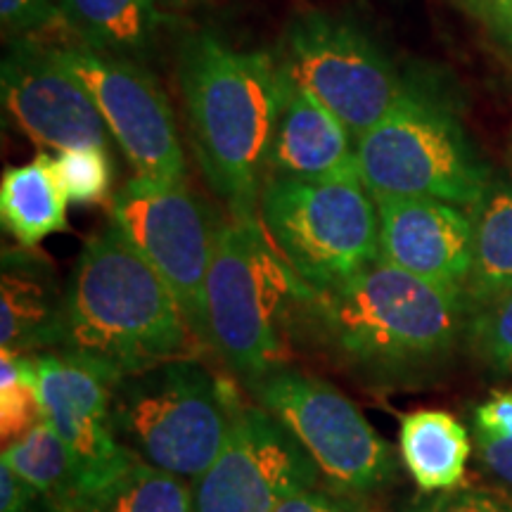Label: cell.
Segmentation results:
<instances>
[{"label": "cell", "instance_id": "14", "mask_svg": "<svg viewBox=\"0 0 512 512\" xmlns=\"http://www.w3.org/2000/svg\"><path fill=\"white\" fill-rule=\"evenodd\" d=\"M0 93L5 112L41 150H110V131L93 98L50 46L15 38L0 67Z\"/></svg>", "mask_w": 512, "mask_h": 512}, {"label": "cell", "instance_id": "28", "mask_svg": "<svg viewBox=\"0 0 512 512\" xmlns=\"http://www.w3.org/2000/svg\"><path fill=\"white\" fill-rule=\"evenodd\" d=\"M425 512H512V498L496 489L463 486L441 494Z\"/></svg>", "mask_w": 512, "mask_h": 512}, {"label": "cell", "instance_id": "34", "mask_svg": "<svg viewBox=\"0 0 512 512\" xmlns=\"http://www.w3.org/2000/svg\"><path fill=\"white\" fill-rule=\"evenodd\" d=\"M503 41H505V43H508V46L512 48V36H505V38H503Z\"/></svg>", "mask_w": 512, "mask_h": 512}, {"label": "cell", "instance_id": "22", "mask_svg": "<svg viewBox=\"0 0 512 512\" xmlns=\"http://www.w3.org/2000/svg\"><path fill=\"white\" fill-rule=\"evenodd\" d=\"M0 463L8 465L19 479H24L43 496L53 498L67 510L79 512L83 484L79 467L67 444L57 432L41 420L29 434L3 448Z\"/></svg>", "mask_w": 512, "mask_h": 512}, {"label": "cell", "instance_id": "31", "mask_svg": "<svg viewBox=\"0 0 512 512\" xmlns=\"http://www.w3.org/2000/svg\"><path fill=\"white\" fill-rule=\"evenodd\" d=\"M273 512H368L361 508L354 498L342 491H318V489H306L299 494H292L285 498Z\"/></svg>", "mask_w": 512, "mask_h": 512}, {"label": "cell", "instance_id": "32", "mask_svg": "<svg viewBox=\"0 0 512 512\" xmlns=\"http://www.w3.org/2000/svg\"><path fill=\"white\" fill-rule=\"evenodd\" d=\"M458 3L496 36H512V0H458Z\"/></svg>", "mask_w": 512, "mask_h": 512}, {"label": "cell", "instance_id": "19", "mask_svg": "<svg viewBox=\"0 0 512 512\" xmlns=\"http://www.w3.org/2000/svg\"><path fill=\"white\" fill-rule=\"evenodd\" d=\"M0 219L22 247H36L67 230V197L55 176V157L12 166L0 181Z\"/></svg>", "mask_w": 512, "mask_h": 512}, {"label": "cell", "instance_id": "11", "mask_svg": "<svg viewBox=\"0 0 512 512\" xmlns=\"http://www.w3.org/2000/svg\"><path fill=\"white\" fill-rule=\"evenodd\" d=\"M318 470L290 430L264 406L235 399L228 437L192 482L195 512H273L285 498L316 489Z\"/></svg>", "mask_w": 512, "mask_h": 512}, {"label": "cell", "instance_id": "10", "mask_svg": "<svg viewBox=\"0 0 512 512\" xmlns=\"http://www.w3.org/2000/svg\"><path fill=\"white\" fill-rule=\"evenodd\" d=\"M112 223L174 292L197 339L209 347L207 275L219 223L183 181L133 176L110 202Z\"/></svg>", "mask_w": 512, "mask_h": 512}, {"label": "cell", "instance_id": "29", "mask_svg": "<svg viewBox=\"0 0 512 512\" xmlns=\"http://www.w3.org/2000/svg\"><path fill=\"white\" fill-rule=\"evenodd\" d=\"M0 512H72L34 486L19 479L8 465L0 463Z\"/></svg>", "mask_w": 512, "mask_h": 512}, {"label": "cell", "instance_id": "17", "mask_svg": "<svg viewBox=\"0 0 512 512\" xmlns=\"http://www.w3.org/2000/svg\"><path fill=\"white\" fill-rule=\"evenodd\" d=\"M67 344V292L36 247L3 252L0 275V351L41 354Z\"/></svg>", "mask_w": 512, "mask_h": 512}, {"label": "cell", "instance_id": "24", "mask_svg": "<svg viewBox=\"0 0 512 512\" xmlns=\"http://www.w3.org/2000/svg\"><path fill=\"white\" fill-rule=\"evenodd\" d=\"M43 420L41 396L31 354L0 351V437L15 444Z\"/></svg>", "mask_w": 512, "mask_h": 512}, {"label": "cell", "instance_id": "12", "mask_svg": "<svg viewBox=\"0 0 512 512\" xmlns=\"http://www.w3.org/2000/svg\"><path fill=\"white\" fill-rule=\"evenodd\" d=\"M91 95L136 176L183 181L185 155L169 98L138 62L86 46H50Z\"/></svg>", "mask_w": 512, "mask_h": 512}, {"label": "cell", "instance_id": "15", "mask_svg": "<svg viewBox=\"0 0 512 512\" xmlns=\"http://www.w3.org/2000/svg\"><path fill=\"white\" fill-rule=\"evenodd\" d=\"M373 197L380 219V261L463 297L472 268V216L434 197Z\"/></svg>", "mask_w": 512, "mask_h": 512}, {"label": "cell", "instance_id": "2", "mask_svg": "<svg viewBox=\"0 0 512 512\" xmlns=\"http://www.w3.org/2000/svg\"><path fill=\"white\" fill-rule=\"evenodd\" d=\"M121 373L200 358L204 344L150 261L107 226L91 235L67 285V344Z\"/></svg>", "mask_w": 512, "mask_h": 512}, {"label": "cell", "instance_id": "23", "mask_svg": "<svg viewBox=\"0 0 512 512\" xmlns=\"http://www.w3.org/2000/svg\"><path fill=\"white\" fill-rule=\"evenodd\" d=\"M79 512H195L192 482L136 458L83 498Z\"/></svg>", "mask_w": 512, "mask_h": 512}, {"label": "cell", "instance_id": "6", "mask_svg": "<svg viewBox=\"0 0 512 512\" xmlns=\"http://www.w3.org/2000/svg\"><path fill=\"white\" fill-rule=\"evenodd\" d=\"M259 219L311 290H325L380 259L377 204L361 178H266Z\"/></svg>", "mask_w": 512, "mask_h": 512}, {"label": "cell", "instance_id": "7", "mask_svg": "<svg viewBox=\"0 0 512 512\" xmlns=\"http://www.w3.org/2000/svg\"><path fill=\"white\" fill-rule=\"evenodd\" d=\"M358 176L373 195L434 197L475 209L489 171L451 112L406 91L380 124L356 140Z\"/></svg>", "mask_w": 512, "mask_h": 512}, {"label": "cell", "instance_id": "21", "mask_svg": "<svg viewBox=\"0 0 512 512\" xmlns=\"http://www.w3.org/2000/svg\"><path fill=\"white\" fill-rule=\"evenodd\" d=\"M472 223V268L463 299L479 311L512 292V181L486 192Z\"/></svg>", "mask_w": 512, "mask_h": 512}, {"label": "cell", "instance_id": "1", "mask_svg": "<svg viewBox=\"0 0 512 512\" xmlns=\"http://www.w3.org/2000/svg\"><path fill=\"white\" fill-rule=\"evenodd\" d=\"M178 83L204 178L230 214L254 216L290 83L280 60L200 31L178 53Z\"/></svg>", "mask_w": 512, "mask_h": 512}, {"label": "cell", "instance_id": "9", "mask_svg": "<svg viewBox=\"0 0 512 512\" xmlns=\"http://www.w3.org/2000/svg\"><path fill=\"white\" fill-rule=\"evenodd\" d=\"M252 387L259 406L283 422L335 491L363 494L392 477V446L332 384L280 368Z\"/></svg>", "mask_w": 512, "mask_h": 512}, {"label": "cell", "instance_id": "27", "mask_svg": "<svg viewBox=\"0 0 512 512\" xmlns=\"http://www.w3.org/2000/svg\"><path fill=\"white\" fill-rule=\"evenodd\" d=\"M0 19L12 36H31L62 24L60 0H0Z\"/></svg>", "mask_w": 512, "mask_h": 512}, {"label": "cell", "instance_id": "16", "mask_svg": "<svg viewBox=\"0 0 512 512\" xmlns=\"http://www.w3.org/2000/svg\"><path fill=\"white\" fill-rule=\"evenodd\" d=\"M266 178H361L349 128L292 79L268 152Z\"/></svg>", "mask_w": 512, "mask_h": 512}, {"label": "cell", "instance_id": "26", "mask_svg": "<svg viewBox=\"0 0 512 512\" xmlns=\"http://www.w3.org/2000/svg\"><path fill=\"white\" fill-rule=\"evenodd\" d=\"M472 342L486 366L512 373V292L477 311Z\"/></svg>", "mask_w": 512, "mask_h": 512}, {"label": "cell", "instance_id": "33", "mask_svg": "<svg viewBox=\"0 0 512 512\" xmlns=\"http://www.w3.org/2000/svg\"><path fill=\"white\" fill-rule=\"evenodd\" d=\"M479 453H482L486 467L512 486V439H479Z\"/></svg>", "mask_w": 512, "mask_h": 512}, {"label": "cell", "instance_id": "30", "mask_svg": "<svg viewBox=\"0 0 512 512\" xmlns=\"http://www.w3.org/2000/svg\"><path fill=\"white\" fill-rule=\"evenodd\" d=\"M475 425L479 439H512V389L491 394L475 413Z\"/></svg>", "mask_w": 512, "mask_h": 512}, {"label": "cell", "instance_id": "4", "mask_svg": "<svg viewBox=\"0 0 512 512\" xmlns=\"http://www.w3.org/2000/svg\"><path fill=\"white\" fill-rule=\"evenodd\" d=\"M313 292L275 249L259 214H230L216 226L207 275L209 347L249 384L290 368L294 323H309Z\"/></svg>", "mask_w": 512, "mask_h": 512}, {"label": "cell", "instance_id": "8", "mask_svg": "<svg viewBox=\"0 0 512 512\" xmlns=\"http://www.w3.org/2000/svg\"><path fill=\"white\" fill-rule=\"evenodd\" d=\"M280 67L316 95L358 140L408 91L380 43L354 19L311 10L283 36Z\"/></svg>", "mask_w": 512, "mask_h": 512}, {"label": "cell", "instance_id": "3", "mask_svg": "<svg viewBox=\"0 0 512 512\" xmlns=\"http://www.w3.org/2000/svg\"><path fill=\"white\" fill-rule=\"evenodd\" d=\"M463 297L384 261L313 292L309 323L351 368L366 375L408 373L456 342Z\"/></svg>", "mask_w": 512, "mask_h": 512}, {"label": "cell", "instance_id": "5", "mask_svg": "<svg viewBox=\"0 0 512 512\" xmlns=\"http://www.w3.org/2000/svg\"><path fill=\"white\" fill-rule=\"evenodd\" d=\"M235 394L200 358L126 373L114 389V432L138 460L195 482L228 437Z\"/></svg>", "mask_w": 512, "mask_h": 512}, {"label": "cell", "instance_id": "18", "mask_svg": "<svg viewBox=\"0 0 512 512\" xmlns=\"http://www.w3.org/2000/svg\"><path fill=\"white\" fill-rule=\"evenodd\" d=\"M64 29L95 53L143 60L164 15L159 0H60Z\"/></svg>", "mask_w": 512, "mask_h": 512}, {"label": "cell", "instance_id": "13", "mask_svg": "<svg viewBox=\"0 0 512 512\" xmlns=\"http://www.w3.org/2000/svg\"><path fill=\"white\" fill-rule=\"evenodd\" d=\"M43 420L57 432L79 467L83 498L136 460L114 432V389L124 373L74 349L31 354ZM83 503V501H81ZM81 508V505H79Z\"/></svg>", "mask_w": 512, "mask_h": 512}, {"label": "cell", "instance_id": "25", "mask_svg": "<svg viewBox=\"0 0 512 512\" xmlns=\"http://www.w3.org/2000/svg\"><path fill=\"white\" fill-rule=\"evenodd\" d=\"M55 176L67 202L105 204L112 190V159L105 147H74L55 157Z\"/></svg>", "mask_w": 512, "mask_h": 512}, {"label": "cell", "instance_id": "20", "mask_svg": "<svg viewBox=\"0 0 512 512\" xmlns=\"http://www.w3.org/2000/svg\"><path fill=\"white\" fill-rule=\"evenodd\" d=\"M401 458L422 491H451L463 482L470 437L444 411H415L401 420Z\"/></svg>", "mask_w": 512, "mask_h": 512}]
</instances>
